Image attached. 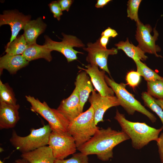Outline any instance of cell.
I'll return each mask as SVG.
<instances>
[{"label": "cell", "instance_id": "28", "mask_svg": "<svg viewBox=\"0 0 163 163\" xmlns=\"http://www.w3.org/2000/svg\"><path fill=\"white\" fill-rule=\"evenodd\" d=\"M54 163H89V159L88 155L80 152L74 154L67 159H56Z\"/></svg>", "mask_w": 163, "mask_h": 163}, {"label": "cell", "instance_id": "24", "mask_svg": "<svg viewBox=\"0 0 163 163\" xmlns=\"http://www.w3.org/2000/svg\"><path fill=\"white\" fill-rule=\"evenodd\" d=\"M147 93L157 99L163 100V77L155 81L147 82Z\"/></svg>", "mask_w": 163, "mask_h": 163}, {"label": "cell", "instance_id": "18", "mask_svg": "<svg viewBox=\"0 0 163 163\" xmlns=\"http://www.w3.org/2000/svg\"><path fill=\"white\" fill-rule=\"evenodd\" d=\"M46 27L41 17L28 21L24 28L23 34L27 43L30 45L36 43L37 38L45 31Z\"/></svg>", "mask_w": 163, "mask_h": 163}, {"label": "cell", "instance_id": "38", "mask_svg": "<svg viewBox=\"0 0 163 163\" xmlns=\"http://www.w3.org/2000/svg\"><path fill=\"white\" fill-rule=\"evenodd\" d=\"M0 163H4V162L2 161L1 160H0ZM12 163H17L15 161L14 162H13Z\"/></svg>", "mask_w": 163, "mask_h": 163}, {"label": "cell", "instance_id": "8", "mask_svg": "<svg viewBox=\"0 0 163 163\" xmlns=\"http://www.w3.org/2000/svg\"><path fill=\"white\" fill-rule=\"evenodd\" d=\"M48 145L57 159H63L75 153L77 149L74 138L68 132L59 133L52 131Z\"/></svg>", "mask_w": 163, "mask_h": 163}, {"label": "cell", "instance_id": "15", "mask_svg": "<svg viewBox=\"0 0 163 163\" xmlns=\"http://www.w3.org/2000/svg\"><path fill=\"white\" fill-rule=\"evenodd\" d=\"M20 105L0 102V129L14 127L20 119Z\"/></svg>", "mask_w": 163, "mask_h": 163}, {"label": "cell", "instance_id": "32", "mask_svg": "<svg viewBox=\"0 0 163 163\" xmlns=\"http://www.w3.org/2000/svg\"><path fill=\"white\" fill-rule=\"evenodd\" d=\"M62 11H68L73 2L72 0H59L57 1Z\"/></svg>", "mask_w": 163, "mask_h": 163}, {"label": "cell", "instance_id": "16", "mask_svg": "<svg viewBox=\"0 0 163 163\" xmlns=\"http://www.w3.org/2000/svg\"><path fill=\"white\" fill-rule=\"evenodd\" d=\"M92 83L85 71L83 70L79 72L76 77L75 84L78 93L80 107L82 113L84 106L88 98L90 93L94 89Z\"/></svg>", "mask_w": 163, "mask_h": 163}, {"label": "cell", "instance_id": "34", "mask_svg": "<svg viewBox=\"0 0 163 163\" xmlns=\"http://www.w3.org/2000/svg\"><path fill=\"white\" fill-rule=\"evenodd\" d=\"M110 1V0H98L95 7L97 8H103Z\"/></svg>", "mask_w": 163, "mask_h": 163}, {"label": "cell", "instance_id": "10", "mask_svg": "<svg viewBox=\"0 0 163 163\" xmlns=\"http://www.w3.org/2000/svg\"><path fill=\"white\" fill-rule=\"evenodd\" d=\"M136 25L135 36L138 42L137 46L145 53L153 54L157 57H159L157 53L160 51L161 49L155 43L159 34L155 28H154V34L152 36L151 34L152 28L149 25H144L139 20L136 22Z\"/></svg>", "mask_w": 163, "mask_h": 163}, {"label": "cell", "instance_id": "19", "mask_svg": "<svg viewBox=\"0 0 163 163\" xmlns=\"http://www.w3.org/2000/svg\"><path fill=\"white\" fill-rule=\"evenodd\" d=\"M22 55H11L6 54L0 58V72L5 69L11 74H14L19 69L29 64Z\"/></svg>", "mask_w": 163, "mask_h": 163}, {"label": "cell", "instance_id": "13", "mask_svg": "<svg viewBox=\"0 0 163 163\" xmlns=\"http://www.w3.org/2000/svg\"><path fill=\"white\" fill-rule=\"evenodd\" d=\"M86 69L80 67L78 68L85 71L90 77L92 83L95 89L102 96H114V92L107 85L104 76L105 71H100L96 65L88 64L85 66Z\"/></svg>", "mask_w": 163, "mask_h": 163}, {"label": "cell", "instance_id": "31", "mask_svg": "<svg viewBox=\"0 0 163 163\" xmlns=\"http://www.w3.org/2000/svg\"><path fill=\"white\" fill-rule=\"evenodd\" d=\"M158 152L161 163H163V133H162L156 141Z\"/></svg>", "mask_w": 163, "mask_h": 163}, {"label": "cell", "instance_id": "6", "mask_svg": "<svg viewBox=\"0 0 163 163\" xmlns=\"http://www.w3.org/2000/svg\"><path fill=\"white\" fill-rule=\"evenodd\" d=\"M106 82L115 93L121 106L129 115H133L138 111L146 116L152 123L157 120L155 116L146 109L133 94L129 92L123 83L118 84L105 75Z\"/></svg>", "mask_w": 163, "mask_h": 163}, {"label": "cell", "instance_id": "29", "mask_svg": "<svg viewBox=\"0 0 163 163\" xmlns=\"http://www.w3.org/2000/svg\"><path fill=\"white\" fill-rule=\"evenodd\" d=\"M126 80L127 84L134 88L139 83L141 76L137 71H131L127 73Z\"/></svg>", "mask_w": 163, "mask_h": 163}, {"label": "cell", "instance_id": "23", "mask_svg": "<svg viewBox=\"0 0 163 163\" xmlns=\"http://www.w3.org/2000/svg\"><path fill=\"white\" fill-rule=\"evenodd\" d=\"M135 62L136 66L137 72L147 82H152L162 78V77L159 75L141 61H138Z\"/></svg>", "mask_w": 163, "mask_h": 163}, {"label": "cell", "instance_id": "21", "mask_svg": "<svg viewBox=\"0 0 163 163\" xmlns=\"http://www.w3.org/2000/svg\"><path fill=\"white\" fill-rule=\"evenodd\" d=\"M117 50H123L129 57L135 62L146 60L148 57L145 53L138 46H135L130 43L128 38L125 41H120L115 44Z\"/></svg>", "mask_w": 163, "mask_h": 163}, {"label": "cell", "instance_id": "2", "mask_svg": "<svg viewBox=\"0 0 163 163\" xmlns=\"http://www.w3.org/2000/svg\"><path fill=\"white\" fill-rule=\"evenodd\" d=\"M114 119L120 126L122 131L126 133L131 140L133 147L140 149L152 141H156L163 129L152 127L145 123L133 122L127 120L124 114L117 110Z\"/></svg>", "mask_w": 163, "mask_h": 163}, {"label": "cell", "instance_id": "36", "mask_svg": "<svg viewBox=\"0 0 163 163\" xmlns=\"http://www.w3.org/2000/svg\"><path fill=\"white\" fill-rule=\"evenodd\" d=\"M15 161L17 163H30L28 161L22 158L17 159Z\"/></svg>", "mask_w": 163, "mask_h": 163}, {"label": "cell", "instance_id": "11", "mask_svg": "<svg viewBox=\"0 0 163 163\" xmlns=\"http://www.w3.org/2000/svg\"><path fill=\"white\" fill-rule=\"evenodd\" d=\"M89 101L94 110V122L97 125L100 122H103L104 115L110 108L120 105V102L116 96H103L97 93L94 89L88 97Z\"/></svg>", "mask_w": 163, "mask_h": 163}, {"label": "cell", "instance_id": "30", "mask_svg": "<svg viewBox=\"0 0 163 163\" xmlns=\"http://www.w3.org/2000/svg\"><path fill=\"white\" fill-rule=\"evenodd\" d=\"M48 6L53 17L59 21L61 16L62 15V12L58 1H52L49 4Z\"/></svg>", "mask_w": 163, "mask_h": 163}, {"label": "cell", "instance_id": "22", "mask_svg": "<svg viewBox=\"0 0 163 163\" xmlns=\"http://www.w3.org/2000/svg\"><path fill=\"white\" fill-rule=\"evenodd\" d=\"M30 45L23 34L17 37L11 43H7L5 52L11 55H22Z\"/></svg>", "mask_w": 163, "mask_h": 163}, {"label": "cell", "instance_id": "27", "mask_svg": "<svg viewBox=\"0 0 163 163\" xmlns=\"http://www.w3.org/2000/svg\"><path fill=\"white\" fill-rule=\"evenodd\" d=\"M141 0H129L127 2V16L136 22L139 21L138 11Z\"/></svg>", "mask_w": 163, "mask_h": 163}, {"label": "cell", "instance_id": "33", "mask_svg": "<svg viewBox=\"0 0 163 163\" xmlns=\"http://www.w3.org/2000/svg\"><path fill=\"white\" fill-rule=\"evenodd\" d=\"M117 35L118 34L115 30L108 27L102 32L101 36H104L109 38L110 37H114Z\"/></svg>", "mask_w": 163, "mask_h": 163}, {"label": "cell", "instance_id": "1", "mask_svg": "<svg viewBox=\"0 0 163 163\" xmlns=\"http://www.w3.org/2000/svg\"><path fill=\"white\" fill-rule=\"evenodd\" d=\"M129 139L128 136L122 131L113 130L110 127L99 129L91 139L77 150L88 156L96 155L99 159L107 161L113 158V149L115 147Z\"/></svg>", "mask_w": 163, "mask_h": 163}, {"label": "cell", "instance_id": "7", "mask_svg": "<svg viewBox=\"0 0 163 163\" xmlns=\"http://www.w3.org/2000/svg\"><path fill=\"white\" fill-rule=\"evenodd\" d=\"M62 34L63 38L61 42L53 41L48 36L45 35L43 45L52 51L55 50L61 53L66 57L68 62L76 60L77 53H83L75 50L73 48H83L85 47V45L75 36L66 34L63 33Z\"/></svg>", "mask_w": 163, "mask_h": 163}, {"label": "cell", "instance_id": "25", "mask_svg": "<svg viewBox=\"0 0 163 163\" xmlns=\"http://www.w3.org/2000/svg\"><path fill=\"white\" fill-rule=\"evenodd\" d=\"M142 98L145 105L155 113L160 118L163 127V110L157 104L155 99L149 94L147 92H143L142 94Z\"/></svg>", "mask_w": 163, "mask_h": 163}, {"label": "cell", "instance_id": "3", "mask_svg": "<svg viewBox=\"0 0 163 163\" xmlns=\"http://www.w3.org/2000/svg\"><path fill=\"white\" fill-rule=\"evenodd\" d=\"M99 129L95 123L94 110L91 106L70 122L68 132L74 138L78 149L91 139Z\"/></svg>", "mask_w": 163, "mask_h": 163}, {"label": "cell", "instance_id": "17", "mask_svg": "<svg viewBox=\"0 0 163 163\" xmlns=\"http://www.w3.org/2000/svg\"><path fill=\"white\" fill-rule=\"evenodd\" d=\"M21 156L30 163H54L56 159L50 148L46 145L21 153Z\"/></svg>", "mask_w": 163, "mask_h": 163}, {"label": "cell", "instance_id": "14", "mask_svg": "<svg viewBox=\"0 0 163 163\" xmlns=\"http://www.w3.org/2000/svg\"><path fill=\"white\" fill-rule=\"evenodd\" d=\"M57 109L70 122L82 113L80 107L79 94L76 87L68 97L62 101Z\"/></svg>", "mask_w": 163, "mask_h": 163}, {"label": "cell", "instance_id": "26", "mask_svg": "<svg viewBox=\"0 0 163 163\" xmlns=\"http://www.w3.org/2000/svg\"><path fill=\"white\" fill-rule=\"evenodd\" d=\"M0 102L11 104H16V100L13 91L6 84L0 80Z\"/></svg>", "mask_w": 163, "mask_h": 163}, {"label": "cell", "instance_id": "4", "mask_svg": "<svg viewBox=\"0 0 163 163\" xmlns=\"http://www.w3.org/2000/svg\"><path fill=\"white\" fill-rule=\"evenodd\" d=\"M29 134L25 136L18 135L13 129L9 141L11 145L21 153L35 150L48 145L52 131L49 125H44L37 129H30Z\"/></svg>", "mask_w": 163, "mask_h": 163}, {"label": "cell", "instance_id": "20", "mask_svg": "<svg viewBox=\"0 0 163 163\" xmlns=\"http://www.w3.org/2000/svg\"><path fill=\"white\" fill-rule=\"evenodd\" d=\"M51 51L45 45H40L36 43L30 45L22 55L29 62L40 58L44 59L50 62L52 59Z\"/></svg>", "mask_w": 163, "mask_h": 163}, {"label": "cell", "instance_id": "9", "mask_svg": "<svg viewBox=\"0 0 163 163\" xmlns=\"http://www.w3.org/2000/svg\"><path fill=\"white\" fill-rule=\"evenodd\" d=\"M87 46V47L83 49L88 53L86 57L87 62L89 64L97 65L110 75L107 65L108 57L110 55L116 54L118 52L117 49L112 48L108 49L103 47L100 43L99 39L94 43H88Z\"/></svg>", "mask_w": 163, "mask_h": 163}, {"label": "cell", "instance_id": "37", "mask_svg": "<svg viewBox=\"0 0 163 163\" xmlns=\"http://www.w3.org/2000/svg\"><path fill=\"white\" fill-rule=\"evenodd\" d=\"M156 102L158 104L163 110V100L159 99H155Z\"/></svg>", "mask_w": 163, "mask_h": 163}, {"label": "cell", "instance_id": "35", "mask_svg": "<svg viewBox=\"0 0 163 163\" xmlns=\"http://www.w3.org/2000/svg\"><path fill=\"white\" fill-rule=\"evenodd\" d=\"M99 39L101 45L104 48H107L106 46L108 42L109 38L104 36H101Z\"/></svg>", "mask_w": 163, "mask_h": 163}, {"label": "cell", "instance_id": "12", "mask_svg": "<svg viewBox=\"0 0 163 163\" xmlns=\"http://www.w3.org/2000/svg\"><path fill=\"white\" fill-rule=\"evenodd\" d=\"M31 18L30 15H25L16 10L4 11L3 14H0V26L8 24L11 27V35L8 44L17 38L19 31L24 29Z\"/></svg>", "mask_w": 163, "mask_h": 163}, {"label": "cell", "instance_id": "5", "mask_svg": "<svg viewBox=\"0 0 163 163\" xmlns=\"http://www.w3.org/2000/svg\"><path fill=\"white\" fill-rule=\"evenodd\" d=\"M25 97L31 105V110L48 122L52 131L59 133L68 132L70 121L57 109L51 108L46 102H42L34 97L26 95Z\"/></svg>", "mask_w": 163, "mask_h": 163}]
</instances>
